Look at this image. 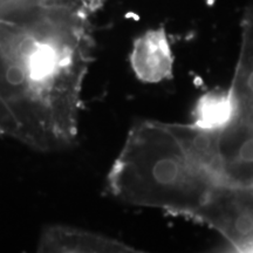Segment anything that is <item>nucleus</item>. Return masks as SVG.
Listing matches in <instances>:
<instances>
[{"instance_id": "obj_4", "label": "nucleus", "mask_w": 253, "mask_h": 253, "mask_svg": "<svg viewBox=\"0 0 253 253\" xmlns=\"http://www.w3.org/2000/svg\"><path fill=\"white\" fill-rule=\"evenodd\" d=\"M221 182L253 186V123L233 118L217 131Z\"/></svg>"}, {"instance_id": "obj_2", "label": "nucleus", "mask_w": 253, "mask_h": 253, "mask_svg": "<svg viewBox=\"0 0 253 253\" xmlns=\"http://www.w3.org/2000/svg\"><path fill=\"white\" fill-rule=\"evenodd\" d=\"M220 181L185 153L169 123L142 120L129 130L107 176V189L126 204L195 219Z\"/></svg>"}, {"instance_id": "obj_11", "label": "nucleus", "mask_w": 253, "mask_h": 253, "mask_svg": "<svg viewBox=\"0 0 253 253\" xmlns=\"http://www.w3.org/2000/svg\"><path fill=\"white\" fill-rule=\"evenodd\" d=\"M1 1H5V2H20V1H24V0H1Z\"/></svg>"}, {"instance_id": "obj_3", "label": "nucleus", "mask_w": 253, "mask_h": 253, "mask_svg": "<svg viewBox=\"0 0 253 253\" xmlns=\"http://www.w3.org/2000/svg\"><path fill=\"white\" fill-rule=\"evenodd\" d=\"M194 220L217 231L238 252H253V186L220 182Z\"/></svg>"}, {"instance_id": "obj_9", "label": "nucleus", "mask_w": 253, "mask_h": 253, "mask_svg": "<svg viewBox=\"0 0 253 253\" xmlns=\"http://www.w3.org/2000/svg\"><path fill=\"white\" fill-rule=\"evenodd\" d=\"M235 118V103L230 89L211 90L196 102L194 122L211 131H220Z\"/></svg>"}, {"instance_id": "obj_6", "label": "nucleus", "mask_w": 253, "mask_h": 253, "mask_svg": "<svg viewBox=\"0 0 253 253\" xmlns=\"http://www.w3.org/2000/svg\"><path fill=\"white\" fill-rule=\"evenodd\" d=\"M130 65L136 78L145 84H158L172 77V49L163 28L147 31L134 41Z\"/></svg>"}, {"instance_id": "obj_5", "label": "nucleus", "mask_w": 253, "mask_h": 253, "mask_svg": "<svg viewBox=\"0 0 253 253\" xmlns=\"http://www.w3.org/2000/svg\"><path fill=\"white\" fill-rule=\"evenodd\" d=\"M39 252L59 253H129L137 252L132 246L94 231L68 225H49L41 231Z\"/></svg>"}, {"instance_id": "obj_1", "label": "nucleus", "mask_w": 253, "mask_h": 253, "mask_svg": "<svg viewBox=\"0 0 253 253\" xmlns=\"http://www.w3.org/2000/svg\"><path fill=\"white\" fill-rule=\"evenodd\" d=\"M87 9L40 5L21 23L0 21V103L18 142L41 153L77 142L91 62Z\"/></svg>"}, {"instance_id": "obj_8", "label": "nucleus", "mask_w": 253, "mask_h": 253, "mask_svg": "<svg viewBox=\"0 0 253 253\" xmlns=\"http://www.w3.org/2000/svg\"><path fill=\"white\" fill-rule=\"evenodd\" d=\"M169 126L189 157L221 182L217 131L208 130L194 122L169 123Z\"/></svg>"}, {"instance_id": "obj_7", "label": "nucleus", "mask_w": 253, "mask_h": 253, "mask_svg": "<svg viewBox=\"0 0 253 253\" xmlns=\"http://www.w3.org/2000/svg\"><path fill=\"white\" fill-rule=\"evenodd\" d=\"M235 118L253 123V6L246 7L242 19V41L236 72L230 87Z\"/></svg>"}, {"instance_id": "obj_10", "label": "nucleus", "mask_w": 253, "mask_h": 253, "mask_svg": "<svg viewBox=\"0 0 253 253\" xmlns=\"http://www.w3.org/2000/svg\"><path fill=\"white\" fill-rule=\"evenodd\" d=\"M0 135L13 138L15 141H18L19 137L17 125L1 103H0Z\"/></svg>"}]
</instances>
